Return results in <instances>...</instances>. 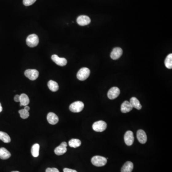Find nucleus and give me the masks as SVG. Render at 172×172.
Listing matches in <instances>:
<instances>
[{"instance_id":"obj_22","label":"nucleus","mask_w":172,"mask_h":172,"mask_svg":"<svg viewBox=\"0 0 172 172\" xmlns=\"http://www.w3.org/2000/svg\"><path fill=\"white\" fill-rule=\"evenodd\" d=\"M40 146L38 143L34 144L31 148V154L33 157H38L39 156V152Z\"/></svg>"},{"instance_id":"obj_32","label":"nucleus","mask_w":172,"mask_h":172,"mask_svg":"<svg viewBox=\"0 0 172 172\" xmlns=\"http://www.w3.org/2000/svg\"><path fill=\"white\" fill-rule=\"evenodd\" d=\"M18 172V171H13V172Z\"/></svg>"},{"instance_id":"obj_4","label":"nucleus","mask_w":172,"mask_h":172,"mask_svg":"<svg viewBox=\"0 0 172 172\" xmlns=\"http://www.w3.org/2000/svg\"><path fill=\"white\" fill-rule=\"evenodd\" d=\"M107 123L103 121L95 122L92 125L93 130L97 132H102L107 128Z\"/></svg>"},{"instance_id":"obj_1","label":"nucleus","mask_w":172,"mask_h":172,"mask_svg":"<svg viewBox=\"0 0 172 172\" xmlns=\"http://www.w3.org/2000/svg\"><path fill=\"white\" fill-rule=\"evenodd\" d=\"M91 162L96 166H103L107 164V159L105 157L97 155L92 157L91 159Z\"/></svg>"},{"instance_id":"obj_20","label":"nucleus","mask_w":172,"mask_h":172,"mask_svg":"<svg viewBox=\"0 0 172 172\" xmlns=\"http://www.w3.org/2000/svg\"><path fill=\"white\" fill-rule=\"evenodd\" d=\"M47 86L49 90L53 92H56L58 90L59 86L56 81L52 80H49L47 83Z\"/></svg>"},{"instance_id":"obj_29","label":"nucleus","mask_w":172,"mask_h":172,"mask_svg":"<svg viewBox=\"0 0 172 172\" xmlns=\"http://www.w3.org/2000/svg\"><path fill=\"white\" fill-rule=\"evenodd\" d=\"M14 101L16 102H20V95H16L14 98Z\"/></svg>"},{"instance_id":"obj_17","label":"nucleus","mask_w":172,"mask_h":172,"mask_svg":"<svg viewBox=\"0 0 172 172\" xmlns=\"http://www.w3.org/2000/svg\"><path fill=\"white\" fill-rule=\"evenodd\" d=\"M11 154L6 149L2 147L0 148V158L2 160H6L11 157Z\"/></svg>"},{"instance_id":"obj_26","label":"nucleus","mask_w":172,"mask_h":172,"mask_svg":"<svg viewBox=\"0 0 172 172\" xmlns=\"http://www.w3.org/2000/svg\"><path fill=\"white\" fill-rule=\"evenodd\" d=\"M36 1L37 0H23V4L26 6H29L34 4Z\"/></svg>"},{"instance_id":"obj_24","label":"nucleus","mask_w":172,"mask_h":172,"mask_svg":"<svg viewBox=\"0 0 172 172\" xmlns=\"http://www.w3.org/2000/svg\"><path fill=\"white\" fill-rule=\"evenodd\" d=\"M165 64L166 67L168 69H172V54H170L166 58L165 61Z\"/></svg>"},{"instance_id":"obj_15","label":"nucleus","mask_w":172,"mask_h":172,"mask_svg":"<svg viewBox=\"0 0 172 172\" xmlns=\"http://www.w3.org/2000/svg\"><path fill=\"white\" fill-rule=\"evenodd\" d=\"M133 108L130 102L128 101H125L121 105V111L122 113H127L133 110Z\"/></svg>"},{"instance_id":"obj_10","label":"nucleus","mask_w":172,"mask_h":172,"mask_svg":"<svg viewBox=\"0 0 172 172\" xmlns=\"http://www.w3.org/2000/svg\"><path fill=\"white\" fill-rule=\"evenodd\" d=\"M67 146V143L66 142H62L60 146L57 147L54 150L55 154L58 155H61L65 154L67 151V149H66Z\"/></svg>"},{"instance_id":"obj_21","label":"nucleus","mask_w":172,"mask_h":172,"mask_svg":"<svg viewBox=\"0 0 172 172\" xmlns=\"http://www.w3.org/2000/svg\"><path fill=\"white\" fill-rule=\"evenodd\" d=\"M69 144L71 147L76 148L81 146V142L79 139H72L69 141Z\"/></svg>"},{"instance_id":"obj_5","label":"nucleus","mask_w":172,"mask_h":172,"mask_svg":"<svg viewBox=\"0 0 172 172\" xmlns=\"http://www.w3.org/2000/svg\"><path fill=\"white\" fill-rule=\"evenodd\" d=\"M84 104L82 102L77 101L72 103L70 106V110L73 112H80L83 109Z\"/></svg>"},{"instance_id":"obj_19","label":"nucleus","mask_w":172,"mask_h":172,"mask_svg":"<svg viewBox=\"0 0 172 172\" xmlns=\"http://www.w3.org/2000/svg\"><path fill=\"white\" fill-rule=\"evenodd\" d=\"M130 105H132L133 108H135L138 110L141 109L142 108V106L141 104H140V102L136 98L132 97L130 99Z\"/></svg>"},{"instance_id":"obj_28","label":"nucleus","mask_w":172,"mask_h":172,"mask_svg":"<svg viewBox=\"0 0 172 172\" xmlns=\"http://www.w3.org/2000/svg\"><path fill=\"white\" fill-rule=\"evenodd\" d=\"M63 171H64V172H78L76 170L66 168H64Z\"/></svg>"},{"instance_id":"obj_27","label":"nucleus","mask_w":172,"mask_h":172,"mask_svg":"<svg viewBox=\"0 0 172 172\" xmlns=\"http://www.w3.org/2000/svg\"><path fill=\"white\" fill-rule=\"evenodd\" d=\"M46 172H59L57 168H47L46 169Z\"/></svg>"},{"instance_id":"obj_16","label":"nucleus","mask_w":172,"mask_h":172,"mask_svg":"<svg viewBox=\"0 0 172 172\" xmlns=\"http://www.w3.org/2000/svg\"><path fill=\"white\" fill-rule=\"evenodd\" d=\"M134 169V165L131 162L128 161L125 162L122 167L121 172H132Z\"/></svg>"},{"instance_id":"obj_18","label":"nucleus","mask_w":172,"mask_h":172,"mask_svg":"<svg viewBox=\"0 0 172 172\" xmlns=\"http://www.w3.org/2000/svg\"><path fill=\"white\" fill-rule=\"evenodd\" d=\"M20 106H27L30 102L28 96L24 93L22 94L21 95H20Z\"/></svg>"},{"instance_id":"obj_25","label":"nucleus","mask_w":172,"mask_h":172,"mask_svg":"<svg viewBox=\"0 0 172 172\" xmlns=\"http://www.w3.org/2000/svg\"><path fill=\"white\" fill-rule=\"evenodd\" d=\"M20 115L21 117L23 119H26L28 118L29 116V113L28 111L25 110V109H22L19 110Z\"/></svg>"},{"instance_id":"obj_3","label":"nucleus","mask_w":172,"mask_h":172,"mask_svg":"<svg viewBox=\"0 0 172 172\" xmlns=\"http://www.w3.org/2000/svg\"><path fill=\"white\" fill-rule=\"evenodd\" d=\"M39 43V38L35 34H30L26 39V44L30 47L37 46Z\"/></svg>"},{"instance_id":"obj_30","label":"nucleus","mask_w":172,"mask_h":172,"mask_svg":"<svg viewBox=\"0 0 172 172\" xmlns=\"http://www.w3.org/2000/svg\"><path fill=\"white\" fill-rule=\"evenodd\" d=\"M24 109H25V110H27V111H29V110H30V107H28V106H26L25 108H24Z\"/></svg>"},{"instance_id":"obj_14","label":"nucleus","mask_w":172,"mask_h":172,"mask_svg":"<svg viewBox=\"0 0 172 172\" xmlns=\"http://www.w3.org/2000/svg\"><path fill=\"white\" fill-rule=\"evenodd\" d=\"M47 120L48 122L52 125L57 124L59 121L58 116L53 112H49L47 114Z\"/></svg>"},{"instance_id":"obj_6","label":"nucleus","mask_w":172,"mask_h":172,"mask_svg":"<svg viewBox=\"0 0 172 172\" xmlns=\"http://www.w3.org/2000/svg\"><path fill=\"white\" fill-rule=\"evenodd\" d=\"M25 75L27 78L31 80H34L38 78L39 76V72L36 70H26L25 71Z\"/></svg>"},{"instance_id":"obj_7","label":"nucleus","mask_w":172,"mask_h":172,"mask_svg":"<svg viewBox=\"0 0 172 172\" xmlns=\"http://www.w3.org/2000/svg\"><path fill=\"white\" fill-rule=\"evenodd\" d=\"M124 142L126 145L128 146H132L134 143V133L130 130H128L125 133L124 136Z\"/></svg>"},{"instance_id":"obj_31","label":"nucleus","mask_w":172,"mask_h":172,"mask_svg":"<svg viewBox=\"0 0 172 172\" xmlns=\"http://www.w3.org/2000/svg\"><path fill=\"white\" fill-rule=\"evenodd\" d=\"M2 110V106L1 103H0V112H1Z\"/></svg>"},{"instance_id":"obj_23","label":"nucleus","mask_w":172,"mask_h":172,"mask_svg":"<svg viewBox=\"0 0 172 172\" xmlns=\"http://www.w3.org/2000/svg\"><path fill=\"white\" fill-rule=\"evenodd\" d=\"M0 140L5 143H9L11 142V138L6 133L0 131Z\"/></svg>"},{"instance_id":"obj_9","label":"nucleus","mask_w":172,"mask_h":172,"mask_svg":"<svg viewBox=\"0 0 172 172\" xmlns=\"http://www.w3.org/2000/svg\"><path fill=\"white\" fill-rule=\"evenodd\" d=\"M120 94V90L117 87H112L108 91L107 96L110 99H114L119 96Z\"/></svg>"},{"instance_id":"obj_8","label":"nucleus","mask_w":172,"mask_h":172,"mask_svg":"<svg viewBox=\"0 0 172 172\" xmlns=\"http://www.w3.org/2000/svg\"><path fill=\"white\" fill-rule=\"evenodd\" d=\"M77 23L80 26H85L89 25L91 22V20L87 15H80L77 18Z\"/></svg>"},{"instance_id":"obj_11","label":"nucleus","mask_w":172,"mask_h":172,"mask_svg":"<svg viewBox=\"0 0 172 172\" xmlns=\"http://www.w3.org/2000/svg\"><path fill=\"white\" fill-rule=\"evenodd\" d=\"M52 60L59 66H63L66 65L67 60L65 58H59L58 55H53L51 57Z\"/></svg>"},{"instance_id":"obj_12","label":"nucleus","mask_w":172,"mask_h":172,"mask_svg":"<svg viewBox=\"0 0 172 172\" xmlns=\"http://www.w3.org/2000/svg\"><path fill=\"white\" fill-rule=\"evenodd\" d=\"M123 53V51L120 47H115L110 53V58L113 60H117L120 58Z\"/></svg>"},{"instance_id":"obj_13","label":"nucleus","mask_w":172,"mask_h":172,"mask_svg":"<svg viewBox=\"0 0 172 172\" xmlns=\"http://www.w3.org/2000/svg\"><path fill=\"white\" fill-rule=\"evenodd\" d=\"M137 138L138 141L142 144L146 143L147 139L146 132L142 130H139L137 131Z\"/></svg>"},{"instance_id":"obj_2","label":"nucleus","mask_w":172,"mask_h":172,"mask_svg":"<svg viewBox=\"0 0 172 172\" xmlns=\"http://www.w3.org/2000/svg\"><path fill=\"white\" fill-rule=\"evenodd\" d=\"M90 73V71L88 68L83 67V68H81L77 73V78L78 80L84 81L89 78Z\"/></svg>"}]
</instances>
